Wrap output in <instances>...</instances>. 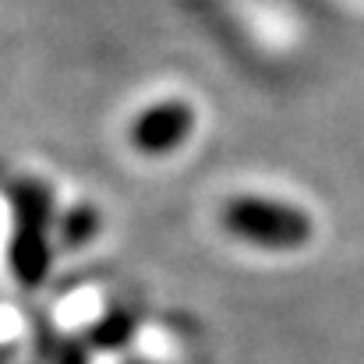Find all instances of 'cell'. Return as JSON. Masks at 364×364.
I'll return each instance as SVG.
<instances>
[{"label":"cell","instance_id":"1","mask_svg":"<svg viewBox=\"0 0 364 364\" xmlns=\"http://www.w3.org/2000/svg\"><path fill=\"white\" fill-rule=\"evenodd\" d=\"M223 227L247 244H262L272 251H290L311 237V220L283 202L269 198H234L223 209Z\"/></svg>","mask_w":364,"mask_h":364},{"label":"cell","instance_id":"2","mask_svg":"<svg viewBox=\"0 0 364 364\" xmlns=\"http://www.w3.org/2000/svg\"><path fill=\"white\" fill-rule=\"evenodd\" d=\"M191 124L195 117L184 103H163L134 124V145H141L145 152H170L188 138Z\"/></svg>","mask_w":364,"mask_h":364}]
</instances>
